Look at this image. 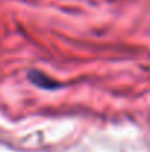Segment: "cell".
Wrapping results in <instances>:
<instances>
[{
  "instance_id": "1",
  "label": "cell",
  "mask_w": 150,
  "mask_h": 152,
  "mask_svg": "<svg viewBox=\"0 0 150 152\" xmlns=\"http://www.w3.org/2000/svg\"><path fill=\"white\" fill-rule=\"evenodd\" d=\"M30 78L33 80L34 84L40 86V87H44V89H56L57 83L56 81H51L49 77L40 74V72H34V74H30Z\"/></svg>"
}]
</instances>
